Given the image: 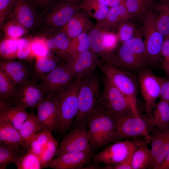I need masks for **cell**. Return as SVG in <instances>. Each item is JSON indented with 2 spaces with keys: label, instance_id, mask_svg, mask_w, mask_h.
<instances>
[{
  "label": "cell",
  "instance_id": "1",
  "mask_svg": "<svg viewBox=\"0 0 169 169\" xmlns=\"http://www.w3.org/2000/svg\"><path fill=\"white\" fill-rule=\"evenodd\" d=\"M140 31L122 43L109 63L116 68L133 74L148 69L151 64Z\"/></svg>",
  "mask_w": 169,
  "mask_h": 169
},
{
  "label": "cell",
  "instance_id": "2",
  "mask_svg": "<svg viewBox=\"0 0 169 169\" xmlns=\"http://www.w3.org/2000/svg\"><path fill=\"white\" fill-rule=\"evenodd\" d=\"M101 93L99 80L93 72L81 79L78 92V111L74 120V127L87 130L88 117L96 107Z\"/></svg>",
  "mask_w": 169,
  "mask_h": 169
},
{
  "label": "cell",
  "instance_id": "3",
  "mask_svg": "<svg viewBox=\"0 0 169 169\" xmlns=\"http://www.w3.org/2000/svg\"><path fill=\"white\" fill-rule=\"evenodd\" d=\"M81 79H75L54 96L58 109L57 130L60 133H64L70 128L77 114L78 92Z\"/></svg>",
  "mask_w": 169,
  "mask_h": 169
},
{
  "label": "cell",
  "instance_id": "4",
  "mask_svg": "<svg viewBox=\"0 0 169 169\" xmlns=\"http://www.w3.org/2000/svg\"><path fill=\"white\" fill-rule=\"evenodd\" d=\"M113 118L115 128L111 142L144 137L150 143V133L154 131V126L148 118L133 114Z\"/></svg>",
  "mask_w": 169,
  "mask_h": 169
},
{
  "label": "cell",
  "instance_id": "5",
  "mask_svg": "<svg viewBox=\"0 0 169 169\" xmlns=\"http://www.w3.org/2000/svg\"><path fill=\"white\" fill-rule=\"evenodd\" d=\"M87 131L90 145L94 149H99L111 143L115 123L113 117L102 108L96 106L89 116Z\"/></svg>",
  "mask_w": 169,
  "mask_h": 169
},
{
  "label": "cell",
  "instance_id": "6",
  "mask_svg": "<svg viewBox=\"0 0 169 169\" xmlns=\"http://www.w3.org/2000/svg\"><path fill=\"white\" fill-rule=\"evenodd\" d=\"M96 106L102 108L113 117L139 114L125 96L105 78Z\"/></svg>",
  "mask_w": 169,
  "mask_h": 169
},
{
  "label": "cell",
  "instance_id": "7",
  "mask_svg": "<svg viewBox=\"0 0 169 169\" xmlns=\"http://www.w3.org/2000/svg\"><path fill=\"white\" fill-rule=\"evenodd\" d=\"M99 67L105 78L125 96L134 108L138 111L136 102L138 83L135 74L118 69L109 62H104Z\"/></svg>",
  "mask_w": 169,
  "mask_h": 169
},
{
  "label": "cell",
  "instance_id": "8",
  "mask_svg": "<svg viewBox=\"0 0 169 169\" xmlns=\"http://www.w3.org/2000/svg\"><path fill=\"white\" fill-rule=\"evenodd\" d=\"M150 142L146 140L126 139L114 143L103 150L94 155V163L99 164H115L122 161L132 156L138 146Z\"/></svg>",
  "mask_w": 169,
  "mask_h": 169
},
{
  "label": "cell",
  "instance_id": "9",
  "mask_svg": "<svg viewBox=\"0 0 169 169\" xmlns=\"http://www.w3.org/2000/svg\"><path fill=\"white\" fill-rule=\"evenodd\" d=\"M17 94L14 106L25 110L36 108L45 100L46 96L42 87L36 79L29 78L16 84Z\"/></svg>",
  "mask_w": 169,
  "mask_h": 169
},
{
  "label": "cell",
  "instance_id": "10",
  "mask_svg": "<svg viewBox=\"0 0 169 169\" xmlns=\"http://www.w3.org/2000/svg\"><path fill=\"white\" fill-rule=\"evenodd\" d=\"M145 38V47L151 64L155 65L160 62L161 51L164 37L157 28L154 21L152 9L142 19Z\"/></svg>",
  "mask_w": 169,
  "mask_h": 169
},
{
  "label": "cell",
  "instance_id": "11",
  "mask_svg": "<svg viewBox=\"0 0 169 169\" xmlns=\"http://www.w3.org/2000/svg\"><path fill=\"white\" fill-rule=\"evenodd\" d=\"M137 79L140 91L145 102V111L149 115L160 97L161 78L146 69L138 72Z\"/></svg>",
  "mask_w": 169,
  "mask_h": 169
},
{
  "label": "cell",
  "instance_id": "12",
  "mask_svg": "<svg viewBox=\"0 0 169 169\" xmlns=\"http://www.w3.org/2000/svg\"><path fill=\"white\" fill-rule=\"evenodd\" d=\"M80 9L77 3L65 0L56 5L43 18L42 22L46 32H53L62 28Z\"/></svg>",
  "mask_w": 169,
  "mask_h": 169
},
{
  "label": "cell",
  "instance_id": "13",
  "mask_svg": "<svg viewBox=\"0 0 169 169\" xmlns=\"http://www.w3.org/2000/svg\"><path fill=\"white\" fill-rule=\"evenodd\" d=\"M46 97L52 98L59 91L68 85L75 79L67 63L59 64L47 74L40 77Z\"/></svg>",
  "mask_w": 169,
  "mask_h": 169
},
{
  "label": "cell",
  "instance_id": "14",
  "mask_svg": "<svg viewBox=\"0 0 169 169\" xmlns=\"http://www.w3.org/2000/svg\"><path fill=\"white\" fill-rule=\"evenodd\" d=\"M66 59L75 79H79L93 72L104 62L90 49L75 56H68Z\"/></svg>",
  "mask_w": 169,
  "mask_h": 169
},
{
  "label": "cell",
  "instance_id": "15",
  "mask_svg": "<svg viewBox=\"0 0 169 169\" xmlns=\"http://www.w3.org/2000/svg\"><path fill=\"white\" fill-rule=\"evenodd\" d=\"M91 147L83 151L65 153L53 159L49 165L54 169H80L90 163L95 155Z\"/></svg>",
  "mask_w": 169,
  "mask_h": 169
},
{
  "label": "cell",
  "instance_id": "16",
  "mask_svg": "<svg viewBox=\"0 0 169 169\" xmlns=\"http://www.w3.org/2000/svg\"><path fill=\"white\" fill-rule=\"evenodd\" d=\"M87 130L74 127L68 132L59 144L55 156L67 152L84 151L91 147Z\"/></svg>",
  "mask_w": 169,
  "mask_h": 169
},
{
  "label": "cell",
  "instance_id": "17",
  "mask_svg": "<svg viewBox=\"0 0 169 169\" xmlns=\"http://www.w3.org/2000/svg\"><path fill=\"white\" fill-rule=\"evenodd\" d=\"M37 116L44 131L56 130L58 123V112L57 103L54 97H46L37 108Z\"/></svg>",
  "mask_w": 169,
  "mask_h": 169
},
{
  "label": "cell",
  "instance_id": "18",
  "mask_svg": "<svg viewBox=\"0 0 169 169\" xmlns=\"http://www.w3.org/2000/svg\"><path fill=\"white\" fill-rule=\"evenodd\" d=\"M109 30L110 29L100 23L92 27L88 34L90 49L104 62H109L112 57L105 41V35Z\"/></svg>",
  "mask_w": 169,
  "mask_h": 169
},
{
  "label": "cell",
  "instance_id": "19",
  "mask_svg": "<svg viewBox=\"0 0 169 169\" xmlns=\"http://www.w3.org/2000/svg\"><path fill=\"white\" fill-rule=\"evenodd\" d=\"M0 70L16 84L25 81L31 73L28 65L21 61L14 60H0Z\"/></svg>",
  "mask_w": 169,
  "mask_h": 169
},
{
  "label": "cell",
  "instance_id": "20",
  "mask_svg": "<svg viewBox=\"0 0 169 169\" xmlns=\"http://www.w3.org/2000/svg\"><path fill=\"white\" fill-rule=\"evenodd\" d=\"M79 9L62 28L70 40L92 28L88 15Z\"/></svg>",
  "mask_w": 169,
  "mask_h": 169
},
{
  "label": "cell",
  "instance_id": "21",
  "mask_svg": "<svg viewBox=\"0 0 169 169\" xmlns=\"http://www.w3.org/2000/svg\"><path fill=\"white\" fill-rule=\"evenodd\" d=\"M13 9V18L27 29H31L36 23V16L31 5L26 0H16Z\"/></svg>",
  "mask_w": 169,
  "mask_h": 169
},
{
  "label": "cell",
  "instance_id": "22",
  "mask_svg": "<svg viewBox=\"0 0 169 169\" xmlns=\"http://www.w3.org/2000/svg\"><path fill=\"white\" fill-rule=\"evenodd\" d=\"M0 144L25 149L19 131L1 115H0Z\"/></svg>",
  "mask_w": 169,
  "mask_h": 169
},
{
  "label": "cell",
  "instance_id": "23",
  "mask_svg": "<svg viewBox=\"0 0 169 169\" xmlns=\"http://www.w3.org/2000/svg\"><path fill=\"white\" fill-rule=\"evenodd\" d=\"M156 26L165 37L169 35V0H159L152 8Z\"/></svg>",
  "mask_w": 169,
  "mask_h": 169
},
{
  "label": "cell",
  "instance_id": "24",
  "mask_svg": "<svg viewBox=\"0 0 169 169\" xmlns=\"http://www.w3.org/2000/svg\"><path fill=\"white\" fill-rule=\"evenodd\" d=\"M29 114L26 110L0 101V115L6 119L18 131Z\"/></svg>",
  "mask_w": 169,
  "mask_h": 169
},
{
  "label": "cell",
  "instance_id": "25",
  "mask_svg": "<svg viewBox=\"0 0 169 169\" xmlns=\"http://www.w3.org/2000/svg\"><path fill=\"white\" fill-rule=\"evenodd\" d=\"M149 116L151 124L157 129L164 130L169 128V102L161 99Z\"/></svg>",
  "mask_w": 169,
  "mask_h": 169
},
{
  "label": "cell",
  "instance_id": "26",
  "mask_svg": "<svg viewBox=\"0 0 169 169\" xmlns=\"http://www.w3.org/2000/svg\"><path fill=\"white\" fill-rule=\"evenodd\" d=\"M44 131L43 127L36 115L29 114L19 131L24 148L28 150L31 138L36 134Z\"/></svg>",
  "mask_w": 169,
  "mask_h": 169
},
{
  "label": "cell",
  "instance_id": "27",
  "mask_svg": "<svg viewBox=\"0 0 169 169\" xmlns=\"http://www.w3.org/2000/svg\"><path fill=\"white\" fill-rule=\"evenodd\" d=\"M130 13L125 4L111 7L105 18L100 23L110 29L131 19Z\"/></svg>",
  "mask_w": 169,
  "mask_h": 169
},
{
  "label": "cell",
  "instance_id": "28",
  "mask_svg": "<svg viewBox=\"0 0 169 169\" xmlns=\"http://www.w3.org/2000/svg\"><path fill=\"white\" fill-rule=\"evenodd\" d=\"M157 0H125L124 4L131 19L142 20Z\"/></svg>",
  "mask_w": 169,
  "mask_h": 169
},
{
  "label": "cell",
  "instance_id": "29",
  "mask_svg": "<svg viewBox=\"0 0 169 169\" xmlns=\"http://www.w3.org/2000/svg\"><path fill=\"white\" fill-rule=\"evenodd\" d=\"M47 45L50 50L55 51L59 56L66 58L68 55L70 40L62 30L54 36L46 38Z\"/></svg>",
  "mask_w": 169,
  "mask_h": 169
},
{
  "label": "cell",
  "instance_id": "30",
  "mask_svg": "<svg viewBox=\"0 0 169 169\" xmlns=\"http://www.w3.org/2000/svg\"><path fill=\"white\" fill-rule=\"evenodd\" d=\"M147 144L138 146L134 151L131 159L132 169L149 168L151 165L152 155L151 149L147 146Z\"/></svg>",
  "mask_w": 169,
  "mask_h": 169
},
{
  "label": "cell",
  "instance_id": "31",
  "mask_svg": "<svg viewBox=\"0 0 169 169\" xmlns=\"http://www.w3.org/2000/svg\"><path fill=\"white\" fill-rule=\"evenodd\" d=\"M16 94V84L0 70V101L13 105Z\"/></svg>",
  "mask_w": 169,
  "mask_h": 169
},
{
  "label": "cell",
  "instance_id": "32",
  "mask_svg": "<svg viewBox=\"0 0 169 169\" xmlns=\"http://www.w3.org/2000/svg\"><path fill=\"white\" fill-rule=\"evenodd\" d=\"M27 151L0 144V169H6L10 163L15 164Z\"/></svg>",
  "mask_w": 169,
  "mask_h": 169
},
{
  "label": "cell",
  "instance_id": "33",
  "mask_svg": "<svg viewBox=\"0 0 169 169\" xmlns=\"http://www.w3.org/2000/svg\"><path fill=\"white\" fill-rule=\"evenodd\" d=\"M84 1L83 4L80 5V8L83 9L88 15L100 21L105 18L110 9L108 6L95 0Z\"/></svg>",
  "mask_w": 169,
  "mask_h": 169
},
{
  "label": "cell",
  "instance_id": "34",
  "mask_svg": "<svg viewBox=\"0 0 169 169\" xmlns=\"http://www.w3.org/2000/svg\"><path fill=\"white\" fill-rule=\"evenodd\" d=\"M53 137L51 131L49 130L37 133L30 140L28 149L39 157L48 142Z\"/></svg>",
  "mask_w": 169,
  "mask_h": 169
},
{
  "label": "cell",
  "instance_id": "35",
  "mask_svg": "<svg viewBox=\"0 0 169 169\" xmlns=\"http://www.w3.org/2000/svg\"><path fill=\"white\" fill-rule=\"evenodd\" d=\"M150 135V143L151 144V149L152 156L151 165L169 136V128L164 130H160L157 128L154 130Z\"/></svg>",
  "mask_w": 169,
  "mask_h": 169
},
{
  "label": "cell",
  "instance_id": "36",
  "mask_svg": "<svg viewBox=\"0 0 169 169\" xmlns=\"http://www.w3.org/2000/svg\"><path fill=\"white\" fill-rule=\"evenodd\" d=\"M90 49L89 35L86 33H84L70 40L68 56H75Z\"/></svg>",
  "mask_w": 169,
  "mask_h": 169
},
{
  "label": "cell",
  "instance_id": "37",
  "mask_svg": "<svg viewBox=\"0 0 169 169\" xmlns=\"http://www.w3.org/2000/svg\"><path fill=\"white\" fill-rule=\"evenodd\" d=\"M18 39L6 38L1 42L0 55L2 60H14L17 58Z\"/></svg>",
  "mask_w": 169,
  "mask_h": 169
},
{
  "label": "cell",
  "instance_id": "38",
  "mask_svg": "<svg viewBox=\"0 0 169 169\" xmlns=\"http://www.w3.org/2000/svg\"><path fill=\"white\" fill-rule=\"evenodd\" d=\"M18 169H40L43 168L38 156L28 149L15 164Z\"/></svg>",
  "mask_w": 169,
  "mask_h": 169
},
{
  "label": "cell",
  "instance_id": "39",
  "mask_svg": "<svg viewBox=\"0 0 169 169\" xmlns=\"http://www.w3.org/2000/svg\"><path fill=\"white\" fill-rule=\"evenodd\" d=\"M59 64L55 59L50 56L36 57L34 68L40 78L49 73Z\"/></svg>",
  "mask_w": 169,
  "mask_h": 169
},
{
  "label": "cell",
  "instance_id": "40",
  "mask_svg": "<svg viewBox=\"0 0 169 169\" xmlns=\"http://www.w3.org/2000/svg\"><path fill=\"white\" fill-rule=\"evenodd\" d=\"M2 27L6 38L10 39L20 38L28 31V29L13 18L4 24Z\"/></svg>",
  "mask_w": 169,
  "mask_h": 169
},
{
  "label": "cell",
  "instance_id": "41",
  "mask_svg": "<svg viewBox=\"0 0 169 169\" xmlns=\"http://www.w3.org/2000/svg\"><path fill=\"white\" fill-rule=\"evenodd\" d=\"M116 35L122 43L135 37L140 31L135 25L130 20L124 22L118 26Z\"/></svg>",
  "mask_w": 169,
  "mask_h": 169
},
{
  "label": "cell",
  "instance_id": "42",
  "mask_svg": "<svg viewBox=\"0 0 169 169\" xmlns=\"http://www.w3.org/2000/svg\"><path fill=\"white\" fill-rule=\"evenodd\" d=\"M58 146V142L53 137L48 142L39 156L43 168L49 167V163L55 156Z\"/></svg>",
  "mask_w": 169,
  "mask_h": 169
},
{
  "label": "cell",
  "instance_id": "43",
  "mask_svg": "<svg viewBox=\"0 0 169 169\" xmlns=\"http://www.w3.org/2000/svg\"><path fill=\"white\" fill-rule=\"evenodd\" d=\"M32 52L34 57L49 56L50 50L46 43V38L36 37L31 40Z\"/></svg>",
  "mask_w": 169,
  "mask_h": 169
},
{
  "label": "cell",
  "instance_id": "44",
  "mask_svg": "<svg viewBox=\"0 0 169 169\" xmlns=\"http://www.w3.org/2000/svg\"><path fill=\"white\" fill-rule=\"evenodd\" d=\"M33 57L31 40L25 38H19L17 58L21 60H27L30 63L31 59Z\"/></svg>",
  "mask_w": 169,
  "mask_h": 169
},
{
  "label": "cell",
  "instance_id": "45",
  "mask_svg": "<svg viewBox=\"0 0 169 169\" xmlns=\"http://www.w3.org/2000/svg\"><path fill=\"white\" fill-rule=\"evenodd\" d=\"M160 61L162 69L169 78V35L164 37Z\"/></svg>",
  "mask_w": 169,
  "mask_h": 169
},
{
  "label": "cell",
  "instance_id": "46",
  "mask_svg": "<svg viewBox=\"0 0 169 169\" xmlns=\"http://www.w3.org/2000/svg\"><path fill=\"white\" fill-rule=\"evenodd\" d=\"M169 152V136L163 145L149 169H158L166 156Z\"/></svg>",
  "mask_w": 169,
  "mask_h": 169
},
{
  "label": "cell",
  "instance_id": "47",
  "mask_svg": "<svg viewBox=\"0 0 169 169\" xmlns=\"http://www.w3.org/2000/svg\"><path fill=\"white\" fill-rule=\"evenodd\" d=\"M16 0H0V26L2 27L7 15L12 8Z\"/></svg>",
  "mask_w": 169,
  "mask_h": 169
},
{
  "label": "cell",
  "instance_id": "48",
  "mask_svg": "<svg viewBox=\"0 0 169 169\" xmlns=\"http://www.w3.org/2000/svg\"><path fill=\"white\" fill-rule=\"evenodd\" d=\"M161 99L169 102V78H161Z\"/></svg>",
  "mask_w": 169,
  "mask_h": 169
},
{
  "label": "cell",
  "instance_id": "49",
  "mask_svg": "<svg viewBox=\"0 0 169 169\" xmlns=\"http://www.w3.org/2000/svg\"><path fill=\"white\" fill-rule=\"evenodd\" d=\"M132 156L120 163L108 164V169H132L131 163Z\"/></svg>",
  "mask_w": 169,
  "mask_h": 169
},
{
  "label": "cell",
  "instance_id": "50",
  "mask_svg": "<svg viewBox=\"0 0 169 169\" xmlns=\"http://www.w3.org/2000/svg\"><path fill=\"white\" fill-rule=\"evenodd\" d=\"M97 2L111 7L121 4H124L123 0H95Z\"/></svg>",
  "mask_w": 169,
  "mask_h": 169
},
{
  "label": "cell",
  "instance_id": "51",
  "mask_svg": "<svg viewBox=\"0 0 169 169\" xmlns=\"http://www.w3.org/2000/svg\"><path fill=\"white\" fill-rule=\"evenodd\" d=\"M158 169H169V152L161 162Z\"/></svg>",
  "mask_w": 169,
  "mask_h": 169
},
{
  "label": "cell",
  "instance_id": "52",
  "mask_svg": "<svg viewBox=\"0 0 169 169\" xmlns=\"http://www.w3.org/2000/svg\"><path fill=\"white\" fill-rule=\"evenodd\" d=\"M39 6H44L49 4L52 0H33Z\"/></svg>",
  "mask_w": 169,
  "mask_h": 169
},
{
  "label": "cell",
  "instance_id": "53",
  "mask_svg": "<svg viewBox=\"0 0 169 169\" xmlns=\"http://www.w3.org/2000/svg\"><path fill=\"white\" fill-rule=\"evenodd\" d=\"M65 0L71 1L72 2H73L75 3H77L78 2H79V1H80L81 0Z\"/></svg>",
  "mask_w": 169,
  "mask_h": 169
},
{
  "label": "cell",
  "instance_id": "54",
  "mask_svg": "<svg viewBox=\"0 0 169 169\" xmlns=\"http://www.w3.org/2000/svg\"><path fill=\"white\" fill-rule=\"evenodd\" d=\"M124 0H123V1H124Z\"/></svg>",
  "mask_w": 169,
  "mask_h": 169
}]
</instances>
